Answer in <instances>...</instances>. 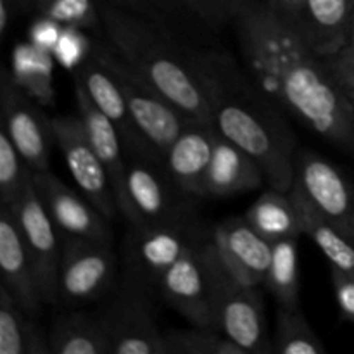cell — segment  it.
Here are the masks:
<instances>
[{
	"instance_id": "ac0fdd59",
	"label": "cell",
	"mask_w": 354,
	"mask_h": 354,
	"mask_svg": "<svg viewBox=\"0 0 354 354\" xmlns=\"http://www.w3.org/2000/svg\"><path fill=\"white\" fill-rule=\"evenodd\" d=\"M75 99L76 107H78V116L82 118L83 124H85L86 135H88L97 156L100 158L107 175H109L118 209L130 225L133 220V211H131L127 192L128 152L124 149L123 138L118 133L116 127L107 120L106 114L92 102V99L78 80H75Z\"/></svg>"
},
{
	"instance_id": "ffe728a7",
	"label": "cell",
	"mask_w": 354,
	"mask_h": 354,
	"mask_svg": "<svg viewBox=\"0 0 354 354\" xmlns=\"http://www.w3.org/2000/svg\"><path fill=\"white\" fill-rule=\"evenodd\" d=\"M0 272L2 287L23 310L37 317L45 303L12 209L3 204H0Z\"/></svg>"
},
{
	"instance_id": "4fadbf2b",
	"label": "cell",
	"mask_w": 354,
	"mask_h": 354,
	"mask_svg": "<svg viewBox=\"0 0 354 354\" xmlns=\"http://www.w3.org/2000/svg\"><path fill=\"white\" fill-rule=\"evenodd\" d=\"M54 142L83 196L113 221L120 213L109 175L97 156L80 116L52 118Z\"/></svg>"
},
{
	"instance_id": "74e56055",
	"label": "cell",
	"mask_w": 354,
	"mask_h": 354,
	"mask_svg": "<svg viewBox=\"0 0 354 354\" xmlns=\"http://www.w3.org/2000/svg\"><path fill=\"white\" fill-rule=\"evenodd\" d=\"M99 2H100L99 6H107V7H113V9L142 14V16L152 17V19H158L161 21V23H165L162 17L158 14V10H156L147 0H99Z\"/></svg>"
},
{
	"instance_id": "5bb4252c",
	"label": "cell",
	"mask_w": 354,
	"mask_h": 354,
	"mask_svg": "<svg viewBox=\"0 0 354 354\" xmlns=\"http://www.w3.org/2000/svg\"><path fill=\"white\" fill-rule=\"evenodd\" d=\"M294 185L325 221L354 242V185L337 166L315 152L299 151Z\"/></svg>"
},
{
	"instance_id": "30bf717a",
	"label": "cell",
	"mask_w": 354,
	"mask_h": 354,
	"mask_svg": "<svg viewBox=\"0 0 354 354\" xmlns=\"http://www.w3.org/2000/svg\"><path fill=\"white\" fill-rule=\"evenodd\" d=\"M127 192L133 220L130 225L171 223L197 218L190 194L183 192L165 162L128 158Z\"/></svg>"
},
{
	"instance_id": "484cf974",
	"label": "cell",
	"mask_w": 354,
	"mask_h": 354,
	"mask_svg": "<svg viewBox=\"0 0 354 354\" xmlns=\"http://www.w3.org/2000/svg\"><path fill=\"white\" fill-rule=\"evenodd\" d=\"M290 194H292L294 203L299 211L303 234L308 235L317 244V248L324 252L327 261L330 263L332 270L354 277V242L349 241L337 228L332 227L328 221H325L296 185H292Z\"/></svg>"
},
{
	"instance_id": "d6a6232c",
	"label": "cell",
	"mask_w": 354,
	"mask_h": 354,
	"mask_svg": "<svg viewBox=\"0 0 354 354\" xmlns=\"http://www.w3.org/2000/svg\"><path fill=\"white\" fill-rule=\"evenodd\" d=\"M85 31L86 30L78 26H64L54 50H52L55 62L71 73L82 68L92 54L93 41L90 40Z\"/></svg>"
},
{
	"instance_id": "603a6c76",
	"label": "cell",
	"mask_w": 354,
	"mask_h": 354,
	"mask_svg": "<svg viewBox=\"0 0 354 354\" xmlns=\"http://www.w3.org/2000/svg\"><path fill=\"white\" fill-rule=\"evenodd\" d=\"M52 354H109V335L102 311H66L48 330Z\"/></svg>"
},
{
	"instance_id": "d4e9b609",
	"label": "cell",
	"mask_w": 354,
	"mask_h": 354,
	"mask_svg": "<svg viewBox=\"0 0 354 354\" xmlns=\"http://www.w3.org/2000/svg\"><path fill=\"white\" fill-rule=\"evenodd\" d=\"M0 354H52L45 332L0 286Z\"/></svg>"
},
{
	"instance_id": "d6986e66",
	"label": "cell",
	"mask_w": 354,
	"mask_h": 354,
	"mask_svg": "<svg viewBox=\"0 0 354 354\" xmlns=\"http://www.w3.org/2000/svg\"><path fill=\"white\" fill-rule=\"evenodd\" d=\"M211 239L223 265L248 286H263L273 244L259 235L244 216L230 218L211 230Z\"/></svg>"
},
{
	"instance_id": "277c9868",
	"label": "cell",
	"mask_w": 354,
	"mask_h": 354,
	"mask_svg": "<svg viewBox=\"0 0 354 354\" xmlns=\"http://www.w3.org/2000/svg\"><path fill=\"white\" fill-rule=\"evenodd\" d=\"M209 237L211 232L204 230L197 218L171 223L130 225L123 244L124 273L156 294L161 277L183 254Z\"/></svg>"
},
{
	"instance_id": "7a4b0ae2",
	"label": "cell",
	"mask_w": 354,
	"mask_h": 354,
	"mask_svg": "<svg viewBox=\"0 0 354 354\" xmlns=\"http://www.w3.org/2000/svg\"><path fill=\"white\" fill-rule=\"evenodd\" d=\"M197 68L218 133L258 161L270 189L289 192L299 149L286 111L227 52L197 50Z\"/></svg>"
},
{
	"instance_id": "8d00e7d4",
	"label": "cell",
	"mask_w": 354,
	"mask_h": 354,
	"mask_svg": "<svg viewBox=\"0 0 354 354\" xmlns=\"http://www.w3.org/2000/svg\"><path fill=\"white\" fill-rule=\"evenodd\" d=\"M330 280L341 315L346 320L354 324V277L332 270Z\"/></svg>"
},
{
	"instance_id": "1f68e13d",
	"label": "cell",
	"mask_w": 354,
	"mask_h": 354,
	"mask_svg": "<svg viewBox=\"0 0 354 354\" xmlns=\"http://www.w3.org/2000/svg\"><path fill=\"white\" fill-rule=\"evenodd\" d=\"M35 9L64 26H78L83 30L102 26L100 7L93 0H37Z\"/></svg>"
},
{
	"instance_id": "5b68a950",
	"label": "cell",
	"mask_w": 354,
	"mask_h": 354,
	"mask_svg": "<svg viewBox=\"0 0 354 354\" xmlns=\"http://www.w3.org/2000/svg\"><path fill=\"white\" fill-rule=\"evenodd\" d=\"M93 50L120 85L137 127L165 158L169 145L192 120L123 61L106 40L95 41Z\"/></svg>"
},
{
	"instance_id": "9c48e42d",
	"label": "cell",
	"mask_w": 354,
	"mask_h": 354,
	"mask_svg": "<svg viewBox=\"0 0 354 354\" xmlns=\"http://www.w3.org/2000/svg\"><path fill=\"white\" fill-rule=\"evenodd\" d=\"M214 245L211 237L183 254L158 283L156 294L190 325L214 328Z\"/></svg>"
},
{
	"instance_id": "f35d334b",
	"label": "cell",
	"mask_w": 354,
	"mask_h": 354,
	"mask_svg": "<svg viewBox=\"0 0 354 354\" xmlns=\"http://www.w3.org/2000/svg\"><path fill=\"white\" fill-rule=\"evenodd\" d=\"M156 10H158L159 16L162 17V21L166 23V17L173 12H178V10L187 9L185 3L182 0H147Z\"/></svg>"
},
{
	"instance_id": "e0dca14e",
	"label": "cell",
	"mask_w": 354,
	"mask_h": 354,
	"mask_svg": "<svg viewBox=\"0 0 354 354\" xmlns=\"http://www.w3.org/2000/svg\"><path fill=\"white\" fill-rule=\"evenodd\" d=\"M304 40L322 57L349 44L354 0H292L282 3Z\"/></svg>"
},
{
	"instance_id": "b9f144b4",
	"label": "cell",
	"mask_w": 354,
	"mask_h": 354,
	"mask_svg": "<svg viewBox=\"0 0 354 354\" xmlns=\"http://www.w3.org/2000/svg\"><path fill=\"white\" fill-rule=\"evenodd\" d=\"M344 92L348 93V95H349V99H351L353 102H354V86H353V88H348V90H344Z\"/></svg>"
},
{
	"instance_id": "ba28073f",
	"label": "cell",
	"mask_w": 354,
	"mask_h": 354,
	"mask_svg": "<svg viewBox=\"0 0 354 354\" xmlns=\"http://www.w3.org/2000/svg\"><path fill=\"white\" fill-rule=\"evenodd\" d=\"M118 258L113 242L62 235L57 301L82 306L109 292L116 279Z\"/></svg>"
},
{
	"instance_id": "52a82bcc",
	"label": "cell",
	"mask_w": 354,
	"mask_h": 354,
	"mask_svg": "<svg viewBox=\"0 0 354 354\" xmlns=\"http://www.w3.org/2000/svg\"><path fill=\"white\" fill-rule=\"evenodd\" d=\"M109 335V354H166L159 330L154 292L123 273L109 306L102 311Z\"/></svg>"
},
{
	"instance_id": "44dd1931",
	"label": "cell",
	"mask_w": 354,
	"mask_h": 354,
	"mask_svg": "<svg viewBox=\"0 0 354 354\" xmlns=\"http://www.w3.org/2000/svg\"><path fill=\"white\" fill-rule=\"evenodd\" d=\"M266 185L261 166L244 149L218 133L201 197H228Z\"/></svg>"
},
{
	"instance_id": "e575fe53",
	"label": "cell",
	"mask_w": 354,
	"mask_h": 354,
	"mask_svg": "<svg viewBox=\"0 0 354 354\" xmlns=\"http://www.w3.org/2000/svg\"><path fill=\"white\" fill-rule=\"evenodd\" d=\"M328 71L332 73L335 82L341 85L342 90L353 88L354 86V44H348L325 57Z\"/></svg>"
},
{
	"instance_id": "7402d4cb",
	"label": "cell",
	"mask_w": 354,
	"mask_h": 354,
	"mask_svg": "<svg viewBox=\"0 0 354 354\" xmlns=\"http://www.w3.org/2000/svg\"><path fill=\"white\" fill-rule=\"evenodd\" d=\"M216 137L218 130L213 123L190 121L166 151V171L183 192L201 197Z\"/></svg>"
},
{
	"instance_id": "4316f807",
	"label": "cell",
	"mask_w": 354,
	"mask_h": 354,
	"mask_svg": "<svg viewBox=\"0 0 354 354\" xmlns=\"http://www.w3.org/2000/svg\"><path fill=\"white\" fill-rule=\"evenodd\" d=\"M244 218L259 235H263L272 244L282 239L299 237L303 234L299 211L290 190L282 192L268 187V190H265L245 211Z\"/></svg>"
},
{
	"instance_id": "cb8c5ba5",
	"label": "cell",
	"mask_w": 354,
	"mask_h": 354,
	"mask_svg": "<svg viewBox=\"0 0 354 354\" xmlns=\"http://www.w3.org/2000/svg\"><path fill=\"white\" fill-rule=\"evenodd\" d=\"M55 57L50 50L19 41L10 54V76L21 90L37 100L40 106L50 107L55 102L54 68Z\"/></svg>"
},
{
	"instance_id": "8fae6325",
	"label": "cell",
	"mask_w": 354,
	"mask_h": 354,
	"mask_svg": "<svg viewBox=\"0 0 354 354\" xmlns=\"http://www.w3.org/2000/svg\"><path fill=\"white\" fill-rule=\"evenodd\" d=\"M10 209H12L21 237L30 254L41 299L45 304H55L57 303L62 235L35 189L33 176H30L19 201Z\"/></svg>"
},
{
	"instance_id": "7bdbcfd3",
	"label": "cell",
	"mask_w": 354,
	"mask_h": 354,
	"mask_svg": "<svg viewBox=\"0 0 354 354\" xmlns=\"http://www.w3.org/2000/svg\"><path fill=\"white\" fill-rule=\"evenodd\" d=\"M349 44H354V17H353V26H351V37H349Z\"/></svg>"
},
{
	"instance_id": "4dcf8cb0",
	"label": "cell",
	"mask_w": 354,
	"mask_h": 354,
	"mask_svg": "<svg viewBox=\"0 0 354 354\" xmlns=\"http://www.w3.org/2000/svg\"><path fill=\"white\" fill-rule=\"evenodd\" d=\"M30 176L31 168L24 162L7 131L0 127V204L16 206Z\"/></svg>"
},
{
	"instance_id": "ab89813d",
	"label": "cell",
	"mask_w": 354,
	"mask_h": 354,
	"mask_svg": "<svg viewBox=\"0 0 354 354\" xmlns=\"http://www.w3.org/2000/svg\"><path fill=\"white\" fill-rule=\"evenodd\" d=\"M17 3L14 0H0V35L7 37V30L14 17V7Z\"/></svg>"
},
{
	"instance_id": "9a60e30c",
	"label": "cell",
	"mask_w": 354,
	"mask_h": 354,
	"mask_svg": "<svg viewBox=\"0 0 354 354\" xmlns=\"http://www.w3.org/2000/svg\"><path fill=\"white\" fill-rule=\"evenodd\" d=\"M73 75H75V80L82 83L85 92L92 99V102L116 127L118 133L123 138L128 158H140L154 162H165L161 152L145 138L140 128L137 127L120 85H118L114 76L111 75V71L100 61V57L95 54L93 48L85 64L76 69Z\"/></svg>"
},
{
	"instance_id": "f546056e",
	"label": "cell",
	"mask_w": 354,
	"mask_h": 354,
	"mask_svg": "<svg viewBox=\"0 0 354 354\" xmlns=\"http://www.w3.org/2000/svg\"><path fill=\"white\" fill-rule=\"evenodd\" d=\"M166 354H245L241 346L213 327L190 325L165 332Z\"/></svg>"
},
{
	"instance_id": "836d02e7",
	"label": "cell",
	"mask_w": 354,
	"mask_h": 354,
	"mask_svg": "<svg viewBox=\"0 0 354 354\" xmlns=\"http://www.w3.org/2000/svg\"><path fill=\"white\" fill-rule=\"evenodd\" d=\"M187 10L199 17L207 26H223L234 23L239 14L248 7L252 0H182Z\"/></svg>"
},
{
	"instance_id": "ee69618b",
	"label": "cell",
	"mask_w": 354,
	"mask_h": 354,
	"mask_svg": "<svg viewBox=\"0 0 354 354\" xmlns=\"http://www.w3.org/2000/svg\"><path fill=\"white\" fill-rule=\"evenodd\" d=\"M279 2L280 3H286V6H287V3H290V2H292V0H279Z\"/></svg>"
},
{
	"instance_id": "2e32d148",
	"label": "cell",
	"mask_w": 354,
	"mask_h": 354,
	"mask_svg": "<svg viewBox=\"0 0 354 354\" xmlns=\"http://www.w3.org/2000/svg\"><path fill=\"white\" fill-rule=\"evenodd\" d=\"M35 189L50 214L61 235L92 239L100 242H113V230L106 216L78 192L66 185L59 176L44 171H31Z\"/></svg>"
},
{
	"instance_id": "6da1fadb",
	"label": "cell",
	"mask_w": 354,
	"mask_h": 354,
	"mask_svg": "<svg viewBox=\"0 0 354 354\" xmlns=\"http://www.w3.org/2000/svg\"><path fill=\"white\" fill-rule=\"evenodd\" d=\"M242 64L289 116L327 142L354 149V102L279 0H252L234 21Z\"/></svg>"
},
{
	"instance_id": "d590c367",
	"label": "cell",
	"mask_w": 354,
	"mask_h": 354,
	"mask_svg": "<svg viewBox=\"0 0 354 354\" xmlns=\"http://www.w3.org/2000/svg\"><path fill=\"white\" fill-rule=\"evenodd\" d=\"M62 30H64V24H61L59 21L52 19L47 16H38L33 21V24L28 30V40L31 44L38 45V47L45 48V50H54L55 44H57L59 37H61Z\"/></svg>"
},
{
	"instance_id": "7c38bea8",
	"label": "cell",
	"mask_w": 354,
	"mask_h": 354,
	"mask_svg": "<svg viewBox=\"0 0 354 354\" xmlns=\"http://www.w3.org/2000/svg\"><path fill=\"white\" fill-rule=\"evenodd\" d=\"M0 109L2 128L31 171L48 169L50 147L55 144L52 118L41 111L37 100L14 83L9 68H3L0 76Z\"/></svg>"
},
{
	"instance_id": "60d3db41",
	"label": "cell",
	"mask_w": 354,
	"mask_h": 354,
	"mask_svg": "<svg viewBox=\"0 0 354 354\" xmlns=\"http://www.w3.org/2000/svg\"><path fill=\"white\" fill-rule=\"evenodd\" d=\"M16 3H23V6H31L35 7V3H37V0H14Z\"/></svg>"
},
{
	"instance_id": "83f0119b",
	"label": "cell",
	"mask_w": 354,
	"mask_h": 354,
	"mask_svg": "<svg viewBox=\"0 0 354 354\" xmlns=\"http://www.w3.org/2000/svg\"><path fill=\"white\" fill-rule=\"evenodd\" d=\"M297 239L273 242L272 259L263 286L272 292L279 306H299V265Z\"/></svg>"
},
{
	"instance_id": "f1b7e54d",
	"label": "cell",
	"mask_w": 354,
	"mask_h": 354,
	"mask_svg": "<svg viewBox=\"0 0 354 354\" xmlns=\"http://www.w3.org/2000/svg\"><path fill=\"white\" fill-rule=\"evenodd\" d=\"M273 353L325 354V346L299 306H279Z\"/></svg>"
},
{
	"instance_id": "3957f363",
	"label": "cell",
	"mask_w": 354,
	"mask_h": 354,
	"mask_svg": "<svg viewBox=\"0 0 354 354\" xmlns=\"http://www.w3.org/2000/svg\"><path fill=\"white\" fill-rule=\"evenodd\" d=\"M100 7L106 41L173 106L192 121L213 123L197 68V50L161 23L142 14Z\"/></svg>"
},
{
	"instance_id": "8992f818",
	"label": "cell",
	"mask_w": 354,
	"mask_h": 354,
	"mask_svg": "<svg viewBox=\"0 0 354 354\" xmlns=\"http://www.w3.org/2000/svg\"><path fill=\"white\" fill-rule=\"evenodd\" d=\"M213 273L214 328L223 332L230 341L241 346L245 354L273 353V339L268 337L265 303L259 287L241 282L223 265L216 248H214Z\"/></svg>"
}]
</instances>
